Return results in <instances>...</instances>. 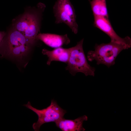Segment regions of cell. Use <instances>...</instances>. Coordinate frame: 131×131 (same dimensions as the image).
Masks as SVG:
<instances>
[{
	"instance_id": "cell-1",
	"label": "cell",
	"mask_w": 131,
	"mask_h": 131,
	"mask_svg": "<svg viewBox=\"0 0 131 131\" xmlns=\"http://www.w3.org/2000/svg\"><path fill=\"white\" fill-rule=\"evenodd\" d=\"M36 41L27 38L14 28L6 34L0 44V54L21 64L26 63Z\"/></svg>"
},
{
	"instance_id": "cell-2",
	"label": "cell",
	"mask_w": 131,
	"mask_h": 131,
	"mask_svg": "<svg viewBox=\"0 0 131 131\" xmlns=\"http://www.w3.org/2000/svg\"><path fill=\"white\" fill-rule=\"evenodd\" d=\"M46 6L40 3L36 7L25 13L13 23V28L21 33L27 39L36 41L40 31L42 13Z\"/></svg>"
},
{
	"instance_id": "cell-3",
	"label": "cell",
	"mask_w": 131,
	"mask_h": 131,
	"mask_svg": "<svg viewBox=\"0 0 131 131\" xmlns=\"http://www.w3.org/2000/svg\"><path fill=\"white\" fill-rule=\"evenodd\" d=\"M131 45L124 43L111 41L107 43L96 44L94 50L88 52V60H94L99 65L102 64L109 67L115 64V60L119 53L123 50L128 49Z\"/></svg>"
},
{
	"instance_id": "cell-4",
	"label": "cell",
	"mask_w": 131,
	"mask_h": 131,
	"mask_svg": "<svg viewBox=\"0 0 131 131\" xmlns=\"http://www.w3.org/2000/svg\"><path fill=\"white\" fill-rule=\"evenodd\" d=\"M84 39L77 42L74 46L71 48L70 55L66 68L73 75L78 72L84 74L86 76H94L95 68L88 63L83 47Z\"/></svg>"
},
{
	"instance_id": "cell-5",
	"label": "cell",
	"mask_w": 131,
	"mask_h": 131,
	"mask_svg": "<svg viewBox=\"0 0 131 131\" xmlns=\"http://www.w3.org/2000/svg\"><path fill=\"white\" fill-rule=\"evenodd\" d=\"M23 106L32 111L38 115L37 121L34 123L32 125L35 131H39L41 126L45 123L56 122L64 117L66 112V111L61 107L54 99L51 100V104L49 106L41 110L33 107L29 101Z\"/></svg>"
},
{
	"instance_id": "cell-6",
	"label": "cell",
	"mask_w": 131,
	"mask_h": 131,
	"mask_svg": "<svg viewBox=\"0 0 131 131\" xmlns=\"http://www.w3.org/2000/svg\"><path fill=\"white\" fill-rule=\"evenodd\" d=\"M53 10L56 24L64 23L74 33H77L78 25L76 21L75 10L70 0H56Z\"/></svg>"
},
{
	"instance_id": "cell-7",
	"label": "cell",
	"mask_w": 131,
	"mask_h": 131,
	"mask_svg": "<svg viewBox=\"0 0 131 131\" xmlns=\"http://www.w3.org/2000/svg\"><path fill=\"white\" fill-rule=\"evenodd\" d=\"M94 26L107 35L111 41L124 43L131 45V39L129 36L122 38L118 36L114 30L108 18L94 16Z\"/></svg>"
},
{
	"instance_id": "cell-8",
	"label": "cell",
	"mask_w": 131,
	"mask_h": 131,
	"mask_svg": "<svg viewBox=\"0 0 131 131\" xmlns=\"http://www.w3.org/2000/svg\"><path fill=\"white\" fill-rule=\"evenodd\" d=\"M36 40H40L48 46L53 48L61 47L64 45H67L70 40L66 34L59 35L50 33H39L37 36Z\"/></svg>"
},
{
	"instance_id": "cell-9",
	"label": "cell",
	"mask_w": 131,
	"mask_h": 131,
	"mask_svg": "<svg viewBox=\"0 0 131 131\" xmlns=\"http://www.w3.org/2000/svg\"><path fill=\"white\" fill-rule=\"evenodd\" d=\"M88 119V117L85 115L73 120L64 117L55 123L56 126L63 131H84L85 130L83 127V123Z\"/></svg>"
},
{
	"instance_id": "cell-10",
	"label": "cell",
	"mask_w": 131,
	"mask_h": 131,
	"mask_svg": "<svg viewBox=\"0 0 131 131\" xmlns=\"http://www.w3.org/2000/svg\"><path fill=\"white\" fill-rule=\"evenodd\" d=\"M70 48L67 49L60 47L52 50H49L45 49L42 50V53L47 56L48 60L47 64L49 65L53 61L62 62L66 64L70 56Z\"/></svg>"
},
{
	"instance_id": "cell-11",
	"label": "cell",
	"mask_w": 131,
	"mask_h": 131,
	"mask_svg": "<svg viewBox=\"0 0 131 131\" xmlns=\"http://www.w3.org/2000/svg\"><path fill=\"white\" fill-rule=\"evenodd\" d=\"M89 1L94 16L109 18L106 0H92Z\"/></svg>"
},
{
	"instance_id": "cell-12",
	"label": "cell",
	"mask_w": 131,
	"mask_h": 131,
	"mask_svg": "<svg viewBox=\"0 0 131 131\" xmlns=\"http://www.w3.org/2000/svg\"><path fill=\"white\" fill-rule=\"evenodd\" d=\"M6 33L4 31H0V44Z\"/></svg>"
},
{
	"instance_id": "cell-13",
	"label": "cell",
	"mask_w": 131,
	"mask_h": 131,
	"mask_svg": "<svg viewBox=\"0 0 131 131\" xmlns=\"http://www.w3.org/2000/svg\"></svg>"
}]
</instances>
